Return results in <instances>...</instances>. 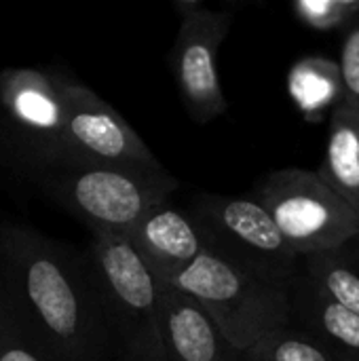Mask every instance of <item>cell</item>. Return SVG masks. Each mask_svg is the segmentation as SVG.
I'll list each match as a JSON object with an SVG mask.
<instances>
[{"mask_svg":"<svg viewBox=\"0 0 359 361\" xmlns=\"http://www.w3.org/2000/svg\"><path fill=\"white\" fill-rule=\"evenodd\" d=\"M288 91L307 121H320L326 114L330 116L332 110L345 102L339 63L320 55L303 57L290 68Z\"/></svg>","mask_w":359,"mask_h":361,"instance_id":"9a60e30c","label":"cell"},{"mask_svg":"<svg viewBox=\"0 0 359 361\" xmlns=\"http://www.w3.org/2000/svg\"><path fill=\"white\" fill-rule=\"evenodd\" d=\"M68 76L51 68L0 72V127L21 163L44 173L61 163Z\"/></svg>","mask_w":359,"mask_h":361,"instance_id":"52a82bcc","label":"cell"},{"mask_svg":"<svg viewBox=\"0 0 359 361\" xmlns=\"http://www.w3.org/2000/svg\"><path fill=\"white\" fill-rule=\"evenodd\" d=\"M163 281L193 298L239 351L290 324V286L264 283L212 254L203 252Z\"/></svg>","mask_w":359,"mask_h":361,"instance_id":"277c9868","label":"cell"},{"mask_svg":"<svg viewBox=\"0 0 359 361\" xmlns=\"http://www.w3.org/2000/svg\"><path fill=\"white\" fill-rule=\"evenodd\" d=\"M290 326L313 336L336 361H359V315L328 298L303 273L290 283Z\"/></svg>","mask_w":359,"mask_h":361,"instance_id":"7c38bea8","label":"cell"},{"mask_svg":"<svg viewBox=\"0 0 359 361\" xmlns=\"http://www.w3.org/2000/svg\"><path fill=\"white\" fill-rule=\"evenodd\" d=\"M0 361H47L0 281Z\"/></svg>","mask_w":359,"mask_h":361,"instance_id":"e0dca14e","label":"cell"},{"mask_svg":"<svg viewBox=\"0 0 359 361\" xmlns=\"http://www.w3.org/2000/svg\"><path fill=\"white\" fill-rule=\"evenodd\" d=\"M0 281L47 361H114L87 254L0 226Z\"/></svg>","mask_w":359,"mask_h":361,"instance_id":"6da1fadb","label":"cell"},{"mask_svg":"<svg viewBox=\"0 0 359 361\" xmlns=\"http://www.w3.org/2000/svg\"><path fill=\"white\" fill-rule=\"evenodd\" d=\"M87 260L114 361H165L159 279L121 235H93Z\"/></svg>","mask_w":359,"mask_h":361,"instance_id":"7a4b0ae2","label":"cell"},{"mask_svg":"<svg viewBox=\"0 0 359 361\" xmlns=\"http://www.w3.org/2000/svg\"><path fill=\"white\" fill-rule=\"evenodd\" d=\"M336 63L341 70L345 102L359 108V13L343 32L341 59Z\"/></svg>","mask_w":359,"mask_h":361,"instance_id":"d6986e66","label":"cell"},{"mask_svg":"<svg viewBox=\"0 0 359 361\" xmlns=\"http://www.w3.org/2000/svg\"><path fill=\"white\" fill-rule=\"evenodd\" d=\"M180 17L178 38L171 51V70L188 116L195 123H212L229 108L218 74V51L231 30L229 11H212L199 0H176Z\"/></svg>","mask_w":359,"mask_h":361,"instance_id":"ba28073f","label":"cell"},{"mask_svg":"<svg viewBox=\"0 0 359 361\" xmlns=\"http://www.w3.org/2000/svg\"><path fill=\"white\" fill-rule=\"evenodd\" d=\"M294 17L315 32H345L359 13V0H296Z\"/></svg>","mask_w":359,"mask_h":361,"instance_id":"ac0fdd59","label":"cell"},{"mask_svg":"<svg viewBox=\"0 0 359 361\" xmlns=\"http://www.w3.org/2000/svg\"><path fill=\"white\" fill-rule=\"evenodd\" d=\"M154 165L159 163L129 123L87 85L68 80L61 131V165ZM55 169V167H53Z\"/></svg>","mask_w":359,"mask_h":361,"instance_id":"9c48e42d","label":"cell"},{"mask_svg":"<svg viewBox=\"0 0 359 361\" xmlns=\"http://www.w3.org/2000/svg\"><path fill=\"white\" fill-rule=\"evenodd\" d=\"M250 199L271 216L298 256L336 247L359 233V214L317 169H275L252 188Z\"/></svg>","mask_w":359,"mask_h":361,"instance_id":"8992f818","label":"cell"},{"mask_svg":"<svg viewBox=\"0 0 359 361\" xmlns=\"http://www.w3.org/2000/svg\"><path fill=\"white\" fill-rule=\"evenodd\" d=\"M317 173L359 214V108L341 102L328 116V140Z\"/></svg>","mask_w":359,"mask_h":361,"instance_id":"4fadbf2b","label":"cell"},{"mask_svg":"<svg viewBox=\"0 0 359 361\" xmlns=\"http://www.w3.org/2000/svg\"><path fill=\"white\" fill-rule=\"evenodd\" d=\"M300 273L328 298L359 315V233L336 247L300 256Z\"/></svg>","mask_w":359,"mask_h":361,"instance_id":"5bb4252c","label":"cell"},{"mask_svg":"<svg viewBox=\"0 0 359 361\" xmlns=\"http://www.w3.org/2000/svg\"><path fill=\"white\" fill-rule=\"evenodd\" d=\"M205 254L271 286H290L300 256L288 245L271 216L250 197L199 195L188 212Z\"/></svg>","mask_w":359,"mask_h":361,"instance_id":"5b68a950","label":"cell"},{"mask_svg":"<svg viewBox=\"0 0 359 361\" xmlns=\"http://www.w3.org/2000/svg\"><path fill=\"white\" fill-rule=\"evenodd\" d=\"M159 309L165 361H243V351L229 343L207 313L163 279Z\"/></svg>","mask_w":359,"mask_h":361,"instance_id":"30bf717a","label":"cell"},{"mask_svg":"<svg viewBox=\"0 0 359 361\" xmlns=\"http://www.w3.org/2000/svg\"><path fill=\"white\" fill-rule=\"evenodd\" d=\"M148 269L165 279L195 262L205 245L188 218L171 205V199L148 209L125 235Z\"/></svg>","mask_w":359,"mask_h":361,"instance_id":"8fae6325","label":"cell"},{"mask_svg":"<svg viewBox=\"0 0 359 361\" xmlns=\"http://www.w3.org/2000/svg\"><path fill=\"white\" fill-rule=\"evenodd\" d=\"M44 192L91 228L93 235H121L154 205L171 199L178 180L161 165L76 163L38 173Z\"/></svg>","mask_w":359,"mask_h":361,"instance_id":"3957f363","label":"cell"},{"mask_svg":"<svg viewBox=\"0 0 359 361\" xmlns=\"http://www.w3.org/2000/svg\"><path fill=\"white\" fill-rule=\"evenodd\" d=\"M243 361H336L313 336L307 332L286 326L279 328L250 349L243 351Z\"/></svg>","mask_w":359,"mask_h":361,"instance_id":"2e32d148","label":"cell"}]
</instances>
